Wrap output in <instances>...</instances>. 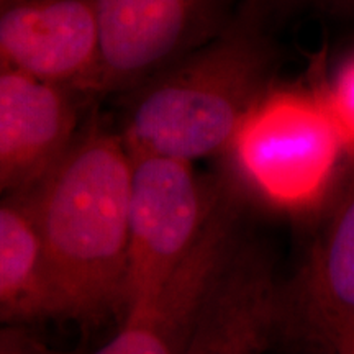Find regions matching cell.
<instances>
[{
    "label": "cell",
    "mask_w": 354,
    "mask_h": 354,
    "mask_svg": "<svg viewBox=\"0 0 354 354\" xmlns=\"http://www.w3.org/2000/svg\"><path fill=\"white\" fill-rule=\"evenodd\" d=\"M258 35L232 30L184 53L135 88L120 131L131 156L196 162L220 156L241 118L271 86Z\"/></svg>",
    "instance_id": "7a4b0ae2"
},
{
    "label": "cell",
    "mask_w": 354,
    "mask_h": 354,
    "mask_svg": "<svg viewBox=\"0 0 354 354\" xmlns=\"http://www.w3.org/2000/svg\"><path fill=\"white\" fill-rule=\"evenodd\" d=\"M284 2L305 3V6H317L323 8H335V10H354V0H284Z\"/></svg>",
    "instance_id": "9a60e30c"
},
{
    "label": "cell",
    "mask_w": 354,
    "mask_h": 354,
    "mask_svg": "<svg viewBox=\"0 0 354 354\" xmlns=\"http://www.w3.org/2000/svg\"><path fill=\"white\" fill-rule=\"evenodd\" d=\"M281 289L268 253L241 236L212 282L183 354H263L279 331Z\"/></svg>",
    "instance_id": "52a82bcc"
},
{
    "label": "cell",
    "mask_w": 354,
    "mask_h": 354,
    "mask_svg": "<svg viewBox=\"0 0 354 354\" xmlns=\"http://www.w3.org/2000/svg\"><path fill=\"white\" fill-rule=\"evenodd\" d=\"M348 325H354V172L297 276L282 286L277 335L323 349Z\"/></svg>",
    "instance_id": "ba28073f"
},
{
    "label": "cell",
    "mask_w": 354,
    "mask_h": 354,
    "mask_svg": "<svg viewBox=\"0 0 354 354\" xmlns=\"http://www.w3.org/2000/svg\"><path fill=\"white\" fill-rule=\"evenodd\" d=\"M0 69L68 91L99 88L95 0H10L0 6Z\"/></svg>",
    "instance_id": "5b68a950"
},
{
    "label": "cell",
    "mask_w": 354,
    "mask_h": 354,
    "mask_svg": "<svg viewBox=\"0 0 354 354\" xmlns=\"http://www.w3.org/2000/svg\"><path fill=\"white\" fill-rule=\"evenodd\" d=\"M41 243L33 216L17 194L0 197V325L50 320Z\"/></svg>",
    "instance_id": "8fae6325"
},
{
    "label": "cell",
    "mask_w": 354,
    "mask_h": 354,
    "mask_svg": "<svg viewBox=\"0 0 354 354\" xmlns=\"http://www.w3.org/2000/svg\"><path fill=\"white\" fill-rule=\"evenodd\" d=\"M133 156L120 133H79L24 198L41 243L51 318L82 328L127 308Z\"/></svg>",
    "instance_id": "6da1fadb"
},
{
    "label": "cell",
    "mask_w": 354,
    "mask_h": 354,
    "mask_svg": "<svg viewBox=\"0 0 354 354\" xmlns=\"http://www.w3.org/2000/svg\"><path fill=\"white\" fill-rule=\"evenodd\" d=\"M323 349L326 354H354V325L336 331Z\"/></svg>",
    "instance_id": "5bb4252c"
},
{
    "label": "cell",
    "mask_w": 354,
    "mask_h": 354,
    "mask_svg": "<svg viewBox=\"0 0 354 354\" xmlns=\"http://www.w3.org/2000/svg\"><path fill=\"white\" fill-rule=\"evenodd\" d=\"M220 158L221 180L234 196L289 218L328 210L353 165L318 87L274 82L245 113Z\"/></svg>",
    "instance_id": "3957f363"
},
{
    "label": "cell",
    "mask_w": 354,
    "mask_h": 354,
    "mask_svg": "<svg viewBox=\"0 0 354 354\" xmlns=\"http://www.w3.org/2000/svg\"><path fill=\"white\" fill-rule=\"evenodd\" d=\"M0 354H79L41 342L26 326L0 325Z\"/></svg>",
    "instance_id": "4fadbf2b"
},
{
    "label": "cell",
    "mask_w": 354,
    "mask_h": 354,
    "mask_svg": "<svg viewBox=\"0 0 354 354\" xmlns=\"http://www.w3.org/2000/svg\"><path fill=\"white\" fill-rule=\"evenodd\" d=\"M0 197H2V192H0Z\"/></svg>",
    "instance_id": "e0dca14e"
},
{
    "label": "cell",
    "mask_w": 354,
    "mask_h": 354,
    "mask_svg": "<svg viewBox=\"0 0 354 354\" xmlns=\"http://www.w3.org/2000/svg\"><path fill=\"white\" fill-rule=\"evenodd\" d=\"M227 194L223 180L203 179L192 162L133 156L125 315L162 289L201 241Z\"/></svg>",
    "instance_id": "277c9868"
},
{
    "label": "cell",
    "mask_w": 354,
    "mask_h": 354,
    "mask_svg": "<svg viewBox=\"0 0 354 354\" xmlns=\"http://www.w3.org/2000/svg\"><path fill=\"white\" fill-rule=\"evenodd\" d=\"M207 0H95L99 88L140 84L176 61L205 19Z\"/></svg>",
    "instance_id": "9c48e42d"
},
{
    "label": "cell",
    "mask_w": 354,
    "mask_h": 354,
    "mask_svg": "<svg viewBox=\"0 0 354 354\" xmlns=\"http://www.w3.org/2000/svg\"><path fill=\"white\" fill-rule=\"evenodd\" d=\"M7 2H10V0H0V6H3V3H7Z\"/></svg>",
    "instance_id": "2e32d148"
},
{
    "label": "cell",
    "mask_w": 354,
    "mask_h": 354,
    "mask_svg": "<svg viewBox=\"0 0 354 354\" xmlns=\"http://www.w3.org/2000/svg\"><path fill=\"white\" fill-rule=\"evenodd\" d=\"M240 201L227 194L192 253L148 302L130 310L107 343L92 354H183L212 282L236 246Z\"/></svg>",
    "instance_id": "8992f818"
},
{
    "label": "cell",
    "mask_w": 354,
    "mask_h": 354,
    "mask_svg": "<svg viewBox=\"0 0 354 354\" xmlns=\"http://www.w3.org/2000/svg\"><path fill=\"white\" fill-rule=\"evenodd\" d=\"M354 165V50L339 61L328 81L318 87Z\"/></svg>",
    "instance_id": "7c38bea8"
},
{
    "label": "cell",
    "mask_w": 354,
    "mask_h": 354,
    "mask_svg": "<svg viewBox=\"0 0 354 354\" xmlns=\"http://www.w3.org/2000/svg\"><path fill=\"white\" fill-rule=\"evenodd\" d=\"M71 91L0 69V192L17 194L43 177L77 138Z\"/></svg>",
    "instance_id": "30bf717a"
}]
</instances>
